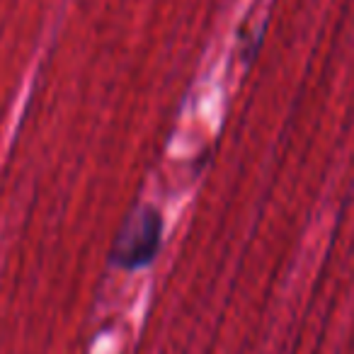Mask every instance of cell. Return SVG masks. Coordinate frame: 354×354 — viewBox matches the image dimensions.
<instances>
[{"instance_id":"obj_1","label":"cell","mask_w":354,"mask_h":354,"mask_svg":"<svg viewBox=\"0 0 354 354\" xmlns=\"http://www.w3.org/2000/svg\"><path fill=\"white\" fill-rule=\"evenodd\" d=\"M158 241H160V216L151 209H141L119 236L117 262L122 267L146 265L156 255Z\"/></svg>"}]
</instances>
